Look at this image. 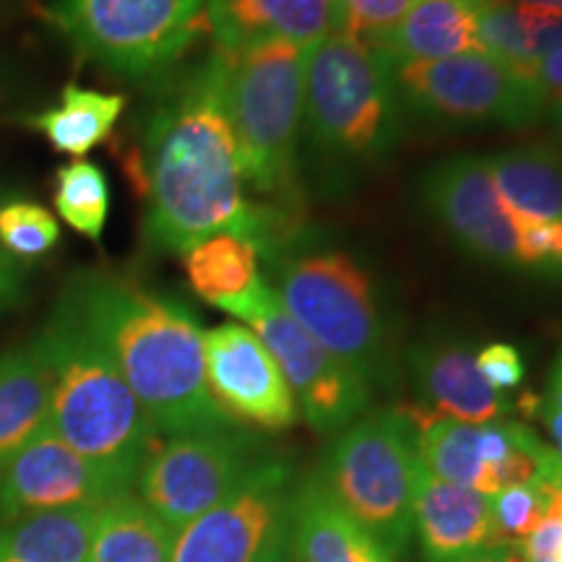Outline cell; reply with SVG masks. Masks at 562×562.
<instances>
[{
  "instance_id": "cell-1",
  "label": "cell",
  "mask_w": 562,
  "mask_h": 562,
  "mask_svg": "<svg viewBox=\"0 0 562 562\" xmlns=\"http://www.w3.org/2000/svg\"><path fill=\"white\" fill-rule=\"evenodd\" d=\"M146 203V243L186 252L203 237L235 232L266 250L290 240L292 224L269 206H252L227 102L224 58L216 50L161 100L133 157Z\"/></svg>"
},
{
  "instance_id": "cell-2",
  "label": "cell",
  "mask_w": 562,
  "mask_h": 562,
  "mask_svg": "<svg viewBox=\"0 0 562 562\" xmlns=\"http://www.w3.org/2000/svg\"><path fill=\"white\" fill-rule=\"evenodd\" d=\"M60 305L110 357L157 435L237 425L211 396L203 328L186 305L110 271H83Z\"/></svg>"
},
{
  "instance_id": "cell-3",
  "label": "cell",
  "mask_w": 562,
  "mask_h": 562,
  "mask_svg": "<svg viewBox=\"0 0 562 562\" xmlns=\"http://www.w3.org/2000/svg\"><path fill=\"white\" fill-rule=\"evenodd\" d=\"M40 341L53 372L47 427L76 453L131 490L140 463L157 446L149 414L100 344L63 305L42 328Z\"/></svg>"
},
{
  "instance_id": "cell-4",
  "label": "cell",
  "mask_w": 562,
  "mask_h": 562,
  "mask_svg": "<svg viewBox=\"0 0 562 562\" xmlns=\"http://www.w3.org/2000/svg\"><path fill=\"white\" fill-rule=\"evenodd\" d=\"M269 286L281 307L364 383L391 375V326L375 279L341 248L294 245L269 252Z\"/></svg>"
},
{
  "instance_id": "cell-5",
  "label": "cell",
  "mask_w": 562,
  "mask_h": 562,
  "mask_svg": "<svg viewBox=\"0 0 562 562\" xmlns=\"http://www.w3.org/2000/svg\"><path fill=\"white\" fill-rule=\"evenodd\" d=\"M396 60L383 47L331 32L307 47L302 121L313 149L336 167H368L402 133Z\"/></svg>"
},
{
  "instance_id": "cell-6",
  "label": "cell",
  "mask_w": 562,
  "mask_h": 562,
  "mask_svg": "<svg viewBox=\"0 0 562 562\" xmlns=\"http://www.w3.org/2000/svg\"><path fill=\"white\" fill-rule=\"evenodd\" d=\"M220 53L224 102L245 182L277 203L279 214L292 222L300 203L297 140L305 110L307 47L273 40L237 53Z\"/></svg>"
},
{
  "instance_id": "cell-7",
  "label": "cell",
  "mask_w": 562,
  "mask_h": 562,
  "mask_svg": "<svg viewBox=\"0 0 562 562\" xmlns=\"http://www.w3.org/2000/svg\"><path fill=\"white\" fill-rule=\"evenodd\" d=\"M417 461L406 412L362 414L328 446L318 480L357 524L398 554L414 533Z\"/></svg>"
},
{
  "instance_id": "cell-8",
  "label": "cell",
  "mask_w": 562,
  "mask_h": 562,
  "mask_svg": "<svg viewBox=\"0 0 562 562\" xmlns=\"http://www.w3.org/2000/svg\"><path fill=\"white\" fill-rule=\"evenodd\" d=\"M206 0H55L50 19L81 58L115 74H159L199 32Z\"/></svg>"
},
{
  "instance_id": "cell-9",
  "label": "cell",
  "mask_w": 562,
  "mask_h": 562,
  "mask_svg": "<svg viewBox=\"0 0 562 562\" xmlns=\"http://www.w3.org/2000/svg\"><path fill=\"white\" fill-rule=\"evenodd\" d=\"M396 83L404 110L448 125L524 128L547 115L552 100L537 79L482 50L396 63Z\"/></svg>"
},
{
  "instance_id": "cell-10",
  "label": "cell",
  "mask_w": 562,
  "mask_h": 562,
  "mask_svg": "<svg viewBox=\"0 0 562 562\" xmlns=\"http://www.w3.org/2000/svg\"><path fill=\"white\" fill-rule=\"evenodd\" d=\"M414 427V451L427 472L482 495L547 482L562 487V459L531 427L513 419L467 425L432 417L422 409L406 412Z\"/></svg>"
},
{
  "instance_id": "cell-11",
  "label": "cell",
  "mask_w": 562,
  "mask_h": 562,
  "mask_svg": "<svg viewBox=\"0 0 562 562\" xmlns=\"http://www.w3.org/2000/svg\"><path fill=\"white\" fill-rule=\"evenodd\" d=\"M248 323L263 341L290 385L302 417L315 432H341L370 406V385L313 339L281 302L269 281L258 279L248 292L222 307Z\"/></svg>"
},
{
  "instance_id": "cell-12",
  "label": "cell",
  "mask_w": 562,
  "mask_h": 562,
  "mask_svg": "<svg viewBox=\"0 0 562 562\" xmlns=\"http://www.w3.org/2000/svg\"><path fill=\"white\" fill-rule=\"evenodd\" d=\"M271 456L261 438L240 425L172 435L140 463L138 497L178 533L214 508Z\"/></svg>"
},
{
  "instance_id": "cell-13",
  "label": "cell",
  "mask_w": 562,
  "mask_h": 562,
  "mask_svg": "<svg viewBox=\"0 0 562 562\" xmlns=\"http://www.w3.org/2000/svg\"><path fill=\"white\" fill-rule=\"evenodd\" d=\"M292 463L266 456L214 508L182 526L170 562H256L290 529Z\"/></svg>"
},
{
  "instance_id": "cell-14",
  "label": "cell",
  "mask_w": 562,
  "mask_h": 562,
  "mask_svg": "<svg viewBox=\"0 0 562 562\" xmlns=\"http://www.w3.org/2000/svg\"><path fill=\"white\" fill-rule=\"evenodd\" d=\"M422 206L469 256L521 271L516 216L497 193L484 157H453L435 165L422 178Z\"/></svg>"
},
{
  "instance_id": "cell-15",
  "label": "cell",
  "mask_w": 562,
  "mask_h": 562,
  "mask_svg": "<svg viewBox=\"0 0 562 562\" xmlns=\"http://www.w3.org/2000/svg\"><path fill=\"white\" fill-rule=\"evenodd\" d=\"M203 362L214 402L240 425L286 430L300 419L297 402L263 341L243 323L203 331Z\"/></svg>"
},
{
  "instance_id": "cell-16",
  "label": "cell",
  "mask_w": 562,
  "mask_h": 562,
  "mask_svg": "<svg viewBox=\"0 0 562 562\" xmlns=\"http://www.w3.org/2000/svg\"><path fill=\"white\" fill-rule=\"evenodd\" d=\"M131 492L63 442L50 427L0 463V524L32 513L104 505Z\"/></svg>"
},
{
  "instance_id": "cell-17",
  "label": "cell",
  "mask_w": 562,
  "mask_h": 562,
  "mask_svg": "<svg viewBox=\"0 0 562 562\" xmlns=\"http://www.w3.org/2000/svg\"><path fill=\"white\" fill-rule=\"evenodd\" d=\"M414 531L427 562H469L495 550V524L487 495L446 482L417 461Z\"/></svg>"
},
{
  "instance_id": "cell-18",
  "label": "cell",
  "mask_w": 562,
  "mask_h": 562,
  "mask_svg": "<svg viewBox=\"0 0 562 562\" xmlns=\"http://www.w3.org/2000/svg\"><path fill=\"white\" fill-rule=\"evenodd\" d=\"M409 370L425 414L467 425L505 419L508 398L490 389L476 370L474 351L459 341L435 339L409 349Z\"/></svg>"
},
{
  "instance_id": "cell-19",
  "label": "cell",
  "mask_w": 562,
  "mask_h": 562,
  "mask_svg": "<svg viewBox=\"0 0 562 562\" xmlns=\"http://www.w3.org/2000/svg\"><path fill=\"white\" fill-rule=\"evenodd\" d=\"M206 30L220 50L284 40L311 47L334 32L331 0H206Z\"/></svg>"
},
{
  "instance_id": "cell-20",
  "label": "cell",
  "mask_w": 562,
  "mask_h": 562,
  "mask_svg": "<svg viewBox=\"0 0 562 562\" xmlns=\"http://www.w3.org/2000/svg\"><path fill=\"white\" fill-rule=\"evenodd\" d=\"M290 542L297 562H396L372 533L357 524L318 474L294 484Z\"/></svg>"
},
{
  "instance_id": "cell-21",
  "label": "cell",
  "mask_w": 562,
  "mask_h": 562,
  "mask_svg": "<svg viewBox=\"0 0 562 562\" xmlns=\"http://www.w3.org/2000/svg\"><path fill=\"white\" fill-rule=\"evenodd\" d=\"M53 372L37 339L0 355V463L50 425Z\"/></svg>"
},
{
  "instance_id": "cell-22",
  "label": "cell",
  "mask_w": 562,
  "mask_h": 562,
  "mask_svg": "<svg viewBox=\"0 0 562 562\" xmlns=\"http://www.w3.org/2000/svg\"><path fill=\"white\" fill-rule=\"evenodd\" d=\"M482 0H417L378 42L396 63L442 60L480 50L476 16Z\"/></svg>"
},
{
  "instance_id": "cell-23",
  "label": "cell",
  "mask_w": 562,
  "mask_h": 562,
  "mask_svg": "<svg viewBox=\"0 0 562 562\" xmlns=\"http://www.w3.org/2000/svg\"><path fill=\"white\" fill-rule=\"evenodd\" d=\"M497 193L516 220H562V157L552 146H518L484 157Z\"/></svg>"
},
{
  "instance_id": "cell-24",
  "label": "cell",
  "mask_w": 562,
  "mask_h": 562,
  "mask_svg": "<svg viewBox=\"0 0 562 562\" xmlns=\"http://www.w3.org/2000/svg\"><path fill=\"white\" fill-rule=\"evenodd\" d=\"M100 505H76L0 524V562H89Z\"/></svg>"
},
{
  "instance_id": "cell-25",
  "label": "cell",
  "mask_w": 562,
  "mask_h": 562,
  "mask_svg": "<svg viewBox=\"0 0 562 562\" xmlns=\"http://www.w3.org/2000/svg\"><path fill=\"white\" fill-rule=\"evenodd\" d=\"M175 533L133 492L100 505L89 562H170Z\"/></svg>"
},
{
  "instance_id": "cell-26",
  "label": "cell",
  "mask_w": 562,
  "mask_h": 562,
  "mask_svg": "<svg viewBox=\"0 0 562 562\" xmlns=\"http://www.w3.org/2000/svg\"><path fill=\"white\" fill-rule=\"evenodd\" d=\"M123 110V94H108V91L68 83L60 91V102L55 108L26 115L24 123L50 140L55 151L83 159L112 136Z\"/></svg>"
},
{
  "instance_id": "cell-27",
  "label": "cell",
  "mask_w": 562,
  "mask_h": 562,
  "mask_svg": "<svg viewBox=\"0 0 562 562\" xmlns=\"http://www.w3.org/2000/svg\"><path fill=\"white\" fill-rule=\"evenodd\" d=\"M261 248L235 232L203 237L182 252V269L193 292L209 305L224 307L261 279Z\"/></svg>"
},
{
  "instance_id": "cell-28",
  "label": "cell",
  "mask_w": 562,
  "mask_h": 562,
  "mask_svg": "<svg viewBox=\"0 0 562 562\" xmlns=\"http://www.w3.org/2000/svg\"><path fill=\"white\" fill-rule=\"evenodd\" d=\"M53 201L70 229L89 240H100L110 216V182L100 165L76 159L58 167L53 180Z\"/></svg>"
},
{
  "instance_id": "cell-29",
  "label": "cell",
  "mask_w": 562,
  "mask_h": 562,
  "mask_svg": "<svg viewBox=\"0 0 562 562\" xmlns=\"http://www.w3.org/2000/svg\"><path fill=\"white\" fill-rule=\"evenodd\" d=\"M492 524L501 547H518L542 526L562 503V487L547 482L516 484L490 497Z\"/></svg>"
},
{
  "instance_id": "cell-30",
  "label": "cell",
  "mask_w": 562,
  "mask_h": 562,
  "mask_svg": "<svg viewBox=\"0 0 562 562\" xmlns=\"http://www.w3.org/2000/svg\"><path fill=\"white\" fill-rule=\"evenodd\" d=\"M60 243V224L30 199L0 201V248L16 261H37Z\"/></svg>"
},
{
  "instance_id": "cell-31",
  "label": "cell",
  "mask_w": 562,
  "mask_h": 562,
  "mask_svg": "<svg viewBox=\"0 0 562 562\" xmlns=\"http://www.w3.org/2000/svg\"><path fill=\"white\" fill-rule=\"evenodd\" d=\"M334 32L378 45L417 0H331Z\"/></svg>"
},
{
  "instance_id": "cell-32",
  "label": "cell",
  "mask_w": 562,
  "mask_h": 562,
  "mask_svg": "<svg viewBox=\"0 0 562 562\" xmlns=\"http://www.w3.org/2000/svg\"><path fill=\"white\" fill-rule=\"evenodd\" d=\"M518 224V263L526 273L562 279V220Z\"/></svg>"
},
{
  "instance_id": "cell-33",
  "label": "cell",
  "mask_w": 562,
  "mask_h": 562,
  "mask_svg": "<svg viewBox=\"0 0 562 562\" xmlns=\"http://www.w3.org/2000/svg\"><path fill=\"white\" fill-rule=\"evenodd\" d=\"M476 370L482 372V378L487 381L490 389L497 393L513 391L524 383L526 368L521 360V351L510 344H487L474 355Z\"/></svg>"
},
{
  "instance_id": "cell-34",
  "label": "cell",
  "mask_w": 562,
  "mask_h": 562,
  "mask_svg": "<svg viewBox=\"0 0 562 562\" xmlns=\"http://www.w3.org/2000/svg\"><path fill=\"white\" fill-rule=\"evenodd\" d=\"M529 404V412L537 414L542 419L547 435H550L552 448L558 451L562 459V349L554 357L550 381H547V389L539 398H524V406Z\"/></svg>"
},
{
  "instance_id": "cell-35",
  "label": "cell",
  "mask_w": 562,
  "mask_h": 562,
  "mask_svg": "<svg viewBox=\"0 0 562 562\" xmlns=\"http://www.w3.org/2000/svg\"><path fill=\"white\" fill-rule=\"evenodd\" d=\"M21 286H24L21 261L0 248V311H5V307H11L19 300Z\"/></svg>"
},
{
  "instance_id": "cell-36",
  "label": "cell",
  "mask_w": 562,
  "mask_h": 562,
  "mask_svg": "<svg viewBox=\"0 0 562 562\" xmlns=\"http://www.w3.org/2000/svg\"><path fill=\"white\" fill-rule=\"evenodd\" d=\"M537 81L550 91V97L562 94V50H558L550 58L539 63L537 68Z\"/></svg>"
},
{
  "instance_id": "cell-37",
  "label": "cell",
  "mask_w": 562,
  "mask_h": 562,
  "mask_svg": "<svg viewBox=\"0 0 562 562\" xmlns=\"http://www.w3.org/2000/svg\"><path fill=\"white\" fill-rule=\"evenodd\" d=\"M256 562H297V560H294V552H292L290 529L281 533L277 542H271L269 547H266L263 554Z\"/></svg>"
},
{
  "instance_id": "cell-38",
  "label": "cell",
  "mask_w": 562,
  "mask_h": 562,
  "mask_svg": "<svg viewBox=\"0 0 562 562\" xmlns=\"http://www.w3.org/2000/svg\"><path fill=\"white\" fill-rule=\"evenodd\" d=\"M469 562H526L521 547H495V550L480 554V558Z\"/></svg>"
},
{
  "instance_id": "cell-39",
  "label": "cell",
  "mask_w": 562,
  "mask_h": 562,
  "mask_svg": "<svg viewBox=\"0 0 562 562\" xmlns=\"http://www.w3.org/2000/svg\"><path fill=\"white\" fill-rule=\"evenodd\" d=\"M547 117H550L554 133H558V136L562 138V94L552 97L550 108H547Z\"/></svg>"
},
{
  "instance_id": "cell-40",
  "label": "cell",
  "mask_w": 562,
  "mask_h": 562,
  "mask_svg": "<svg viewBox=\"0 0 562 562\" xmlns=\"http://www.w3.org/2000/svg\"><path fill=\"white\" fill-rule=\"evenodd\" d=\"M516 3L533 5V9H547V11L562 13V0H516Z\"/></svg>"
},
{
  "instance_id": "cell-41",
  "label": "cell",
  "mask_w": 562,
  "mask_h": 562,
  "mask_svg": "<svg viewBox=\"0 0 562 562\" xmlns=\"http://www.w3.org/2000/svg\"><path fill=\"white\" fill-rule=\"evenodd\" d=\"M554 562H562V539H560L558 550H554Z\"/></svg>"
}]
</instances>
